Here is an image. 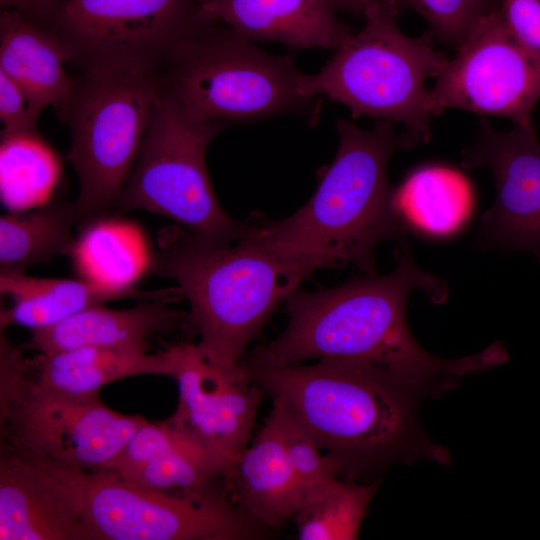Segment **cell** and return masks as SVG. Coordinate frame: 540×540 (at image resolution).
I'll return each instance as SVG.
<instances>
[{"instance_id": "cell-8", "label": "cell", "mask_w": 540, "mask_h": 540, "mask_svg": "<svg viewBox=\"0 0 540 540\" xmlns=\"http://www.w3.org/2000/svg\"><path fill=\"white\" fill-rule=\"evenodd\" d=\"M228 125L191 119L162 88L116 210L159 214L217 243L245 237L250 221L224 210L206 164L210 144Z\"/></svg>"}, {"instance_id": "cell-19", "label": "cell", "mask_w": 540, "mask_h": 540, "mask_svg": "<svg viewBox=\"0 0 540 540\" xmlns=\"http://www.w3.org/2000/svg\"><path fill=\"white\" fill-rule=\"evenodd\" d=\"M168 302L141 301L127 309L103 305L87 308L54 325L31 331L25 347L50 355L85 346H136L188 328V313L170 308Z\"/></svg>"}, {"instance_id": "cell-5", "label": "cell", "mask_w": 540, "mask_h": 540, "mask_svg": "<svg viewBox=\"0 0 540 540\" xmlns=\"http://www.w3.org/2000/svg\"><path fill=\"white\" fill-rule=\"evenodd\" d=\"M163 90L191 119L252 122L284 114L316 124L320 102L301 93L291 55L269 54L232 29L206 24L160 70Z\"/></svg>"}, {"instance_id": "cell-27", "label": "cell", "mask_w": 540, "mask_h": 540, "mask_svg": "<svg viewBox=\"0 0 540 540\" xmlns=\"http://www.w3.org/2000/svg\"><path fill=\"white\" fill-rule=\"evenodd\" d=\"M417 12L439 41L455 47L461 45L481 17L498 7L497 0H398Z\"/></svg>"}, {"instance_id": "cell-2", "label": "cell", "mask_w": 540, "mask_h": 540, "mask_svg": "<svg viewBox=\"0 0 540 540\" xmlns=\"http://www.w3.org/2000/svg\"><path fill=\"white\" fill-rule=\"evenodd\" d=\"M336 131V155L307 203L280 220L252 218L246 236L310 275L349 263L374 275L378 244L407 242V225L387 175L389 160L425 140L407 130L398 134L383 120L363 130L339 119Z\"/></svg>"}, {"instance_id": "cell-21", "label": "cell", "mask_w": 540, "mask_h": 540, "mask_svg": "<svg viewBox=\"0 0 540 540\" xmlns=\"http://www.w3.org/2000/svg\"><path fill=\"white\" fill-rule=\"evenodd\" d=\"M146 347L85 346L30 359L31 377L39 385L74 394L100 393L112 382L140 375L170 376V348L149 353Z\"/></svg>"}, {"instance_id": "cell-23", "label": "cell", "mask_w": 540, "mask_h": 540, "mask_svg": "<svg viewBox=\"0 0 540 540\" xmlns=\"http://www.w3.org/2000/svg\"><path fill=\"white\" fill-rule=\"evenodd\" d=\"M394 203L406 225L446 236L467 220L474 195L469 180L458 170L428 165L409 174L394 189Z\"/></svg>"}, {"instance_id": "cell-33", "label": "cell", "mask_w": 540, "mask_h": 540, "mask_svg": "<svg viewBox=\"0 0 540 540\" xmlns=\"http://www.w3.org/2000/svg\"><path fill=\"white\" fill-rule=\"evenodd\" d=\"M497 1H499V0H497Z\"/></svg>"}, {"instance_id": "cell-13", "label": "cell", "mask_w": 540, "mask_h": 540, "mask_svg": "<svg viewBox=\"0 0 540 540\" xmlns=\"http://www.w3.org/2000/svg\"><path fill=\"white\" fill-rule=\"evenodd\" d=\"M169 348L179 399L164 422L224 478L252 438L265 392L241 364L234 369L210 364L198 344Z\"/></svg>"}, {"instance_id": "cell-1", "label": "cell", "mask_w": 540, "mask_h": 540, "mask_svg": "<svg viewBox=\"0 0 540 540\" xmlns=\"http://www.w3.org/2000/svg\"><path fill=\"white\" fill-rule=\"evenodd\" d=\"M396 266L384 276H357L318 291L297 288L284 302L288 324L274 340L241 361L252 367L298 364L309 359H341L381 368L416 395L440 393L457 379L508 360L501 342L460 359L433 356L413 337L407 322L412 292L444 303L448 284L422 270L407 242L394 247Z\"/></svg>"}, {"instance_id": "cell-20", "label": "cell", "mask_w": 540, "mask_h": 540, "mask_svg": "<svg viewBox=\"0 0 540 540\" xmlns=\"http://www.w3.org/2000/svg\"><path fill=\"white\" fill-rule=\"evenodd\" d=\"M69 56L60 42L23 13H0V71L26 93L40 110L52 105L58 113L72 93L75 77L65 70Z\"/></svg>"}, {"instance_id": "cell-24", "label": "cell", "mask_w": 540, "mask_h": 540, "mask_svg": "<svg viewBox=\"0 0 540 540\" xmlns=\"http://www.w3.org/2000/svg\"><path fill=\"white\" fill-rule=\"evenodd\" d=\"M0 197L8 211L40 206L50 199L61 174V157L38 130L1 133Z\"/></svg>"}, {"instance_id": "cell-28", "label": "cell", "mask_w": 540, "mask_h": 540, "mask_svg": "<svg viewBox=\"0 0 540 540\" xmlns=\"http://www.w3.org/2000/svg\"><path fill=\"white\" fill-rule=\"evenodd\" d=\"M180 444L181 440L165 422L146 421L136 430L112 463L103 470L123 476L172 451Z\"/></svg>"}, {"instance_id": "cell-31", "label": "cell", "mask_w": 540, "mask_h": 540, "mask_svg": "<svg viewBox=\"0 0 540 540\" xmlns=\"http://www.w3.org/2000/svg\"><path fill=\"white\" fill-rule=\"evenodd\" d=\"M49 1L51 0H0V4L1 9H15L29 16Z\"/></svg>"}, {"instance_id": "cell-29", "label": "cell", "mask_w": 540, "mask_h": 540, "mask_svg": "<svg viewBox=\"0 0 540 540\" xmlns=\"http://www.w3.org/2000/svg\"><path fill=\"white\" fill-rule=\"evenodd\" d=\"M497 8L516 41L540 63V0H499Z\"/></svg>"}, {"instance_id": "cell-15", "label": "cell", "mask_w": 540, "mask_h": 540, "mask_svg": "<svg viewBox=\"0 0 540 540\" xmlns=\"http://www.w3.org/2000/svg\"><path fill=\"white\" fill-rule=\"evenodd\" d=\"M0 540H93L71 488L2 445Z\"/></svg>"}, {"instance_id": "cell-6", "label": "cell", "mask_w": 540, "mask_h": 540, "mask_svg": "<svg viewBox=\"0 0 540 540\" xmlns=\"http://www.w3.org/2000/svg\"><path fill=\"white\" fill-rule=\"evenodd\" d=\"M398 0H377L367 7L364 27L335 49L316 74L303 76L305 97L325 95L347 106L356 119L369 116L403 123L407 131L430 139V89L448 62L433 35L404 34L398 24Z\"/></svg>"}, {"instance_id": "cell-9", "label": "cell", "mask_w": 540, "mask_h": 540, "mask_svg": "<svg viewBox=\"0 0 540 540\" xmlns=\"http://www.w3.org/2000/svg\"><path fill=\"white\" fill-rule=\"evenodd\" d=\"M27 17L60 42L80 72L160 71L184 40L208 24L195 0H51Z\"/></svg>"}, {"instance_id": "cell-16", "label": "cell", "mask_w": 540, "mask_h": 540, "mask_svg": "<svg viewBox=\"0 0 540 540\" xmlns=\"http://www.w3.org/2000/svg\"><path fill=\"white\" fill-rule=\"evenodd\" d=\"M195 1L202 22L224 25L252 42L336 49L353 34L332 0Z\"/></svg>"}, {"instance_id": "cell-18", "label": "cell", "mask_w": 540, "mask_h": 540, "mask_svg": "<svg viewBox=\"0 0 540 540\" xmlns=\"http://www.w3.org/2000/svg\"><path fill=\"white\" fill-rule=\"evenodd\" d=\"M224 484L231 504L264 529L281 527L301 506L306 491L270 414L225 475Z\"/></svg>"}, {"instance_id": "cell-14", "label": "cell", "mask_w": 540, "mask_h": 540, "mask_svg": "<svg viewBox=\"0 0 540 540\" xmlns=\"http://www.w3.org/2000/svg\"><path fill=\"white\" fill-rule=\"evenodd\" d=\"M464 168L487 167L495 182L493 205L475 237L479 248L527 252L540 265V142L533 126L494 130L479 118L475 140L462 152Z\"/></svg>"}, {"instance_id": "cell-3", "label": "cell", "mask_w": 540, "mask_h": 540, "mask_svg": "<svg viewBox=\"0 0 540 540\" xmlns=\"http://www.w3.org/2000/svg\"><path fill=\"white\" fill-rule=\"evenodd\" d=\"M242 367L284 406L347 479L401 460L448 461L447 450L419 428L418 395L381 368L341 359Z\"/></svg>"}, {"instance_id": "cell-7", "label": "cell", "mask_w": 540, "mask_h": 540, "mask_svg": "<svg viewBox=\"0 0 540 540\" xmlns=\"http://www.w3.org/2000/svg\"><path fill=\"white\" fill-rule=\"evenodd\" d=\"M161 89L153 69H95L75 77L57 115L70 132L66 158L79 182L74 202L82 227L116 210Z\"/></svg>"}, {"instance_id": "cell-26", "label": "cell", "mask_w": 540, "mask_h": 540, "mask_svg": "<svg viewBox=\"0 0 540 540\" xmlns=\"http://www.w3.org/2000/svg\"><path fill=\"white\" fill-rule=\"evenodd\" d=\"M270 412L287 458L301 481L306 494L341 476L338 464L318 447L314 439L275 399Z\"/></svg>"}, {"instance_id": "cell-32", "label": "cell", "mask_w": 540, "mask_h": 540, "mask_svg": "<svg viewBox=\"0 0 540 540\" xmlns=\"http://www.w3.org/2000/svg\"><path fill=\"white\" fill-rule=\"evenodd\" d=\"M338 11H345L363 16L369 5L377 0H332Z\"/></svg>"}, {"instance_id": "cell-30", "label": "cell", "mask_w": 540, "mask_h": 540, "mask_svg": "<svg viewBox=\"0 0 540 540\" xmlns=\"http://www.w3.org/2000/svg\"><path fill=\"white\" fill-rule=\"evenodd\" d=\"M41 111L16 82L0 71L1 133L38 130L37 120Z\"/></svg>"}, {"instance_id": "cell-12", "label": "cell", "mask_w": 540, "mask_h": 540, "mask_svg": "<svg viewBox=\"0 0 540 540\" xmlns=\"http://www.w3.org/2000/svg\"><path fill=\"white\" fill-rule=\"evenodd\" d=\"M540 99V63L508 30L498 8L484 14L430 89L432 117L448 109L532 126Z\"/></svg>"}, {"instance_id": "cell-10", "label": "cell", "mask_w": 540, "mask_h": 540, "mask_svg": "<svg viewBox=\"0 0 540 540\" xmlns=\"http://www.w3.org/2000/svg\"><path fill=\"white\" fill-rule=\"evenodd\" d=\"M41 467L71 488L93 540H247L264 534L229 500L172 496L106 470Z\"/></svg>"}, {"instance_id": "cell-22", "label": "cell", "mask_w": 540, "mask_h": 540, "mask_svg": "<svg viewBox=\"0 0 540 540\" xmlns=\"http://www.w3.org/2000/svg\"><path fill=\"white\" fill-rule=\"evenodd\" d=\"M82 222L75 202L52 198L0 217V271L26 272L55 257L73 256Z\"/></svg>"}, {"instance_id": "cell-4", "label": "cell", "mask_w": 540, "mask_h": 540, "mask_svg": "<svg viewBox=\"0 0 540 540\" xmlns=\"http://www.w3.org/2000/svg\"><path fill=\"white\" fill-rule=\"evenodd\" d=\"M149 269L189 302V326L210 364L240 366L278 306L310 277L247 236L222 244L173 224L162 228Z\"/></svg>"}, {"instance_id": "cell-17", "label": "cell", "mask_w": 540, "mask_h": 540, "mask_svg": "<svg viewBox=\"0 0 540 540\" xmlns=\"http://www.w3.org/2000/svg\"><path fill=\"white\" fill-rule=\"evenodd\" d=\"M0 293L11 305L1 308L0 329L19 325L31 331L54 325L87 308L110 301L134 299L174 302L183 299L176 286L142 290L135 285H112L90 279L36 277L26 272L0 271Z\"/></svg>"}, {"instance_id": "cell-25", "label": "cell", "mask_w": 540, "mask_h": 540, "mask_svg": "<svg viewBox=\"0 0 540 540\" xmlns=\"http://www.w3.org/2000/svg\"><path fill=\"white\" fill-rule=\"evenodd\" d=\"M377 487L337 478L311 490L294 515L298 539H357Z\"/></svg>"}, {"instance_id": "cell-11", "label": "cell", "mask_w": 540, "mask_h": 540, "mask_svg": "<svg viewBox=\"0 0 540 540\" xmlns=\"http://www.w3.org/2000/svg\"><path fill=\"white\" fill-rule=\"evenodd\" d=\"M146 421L106 406L100 393L43 387L29 371L0 407L1 445L39 465L97 471L112 463Z\"/></svg>"}]
</instances>
